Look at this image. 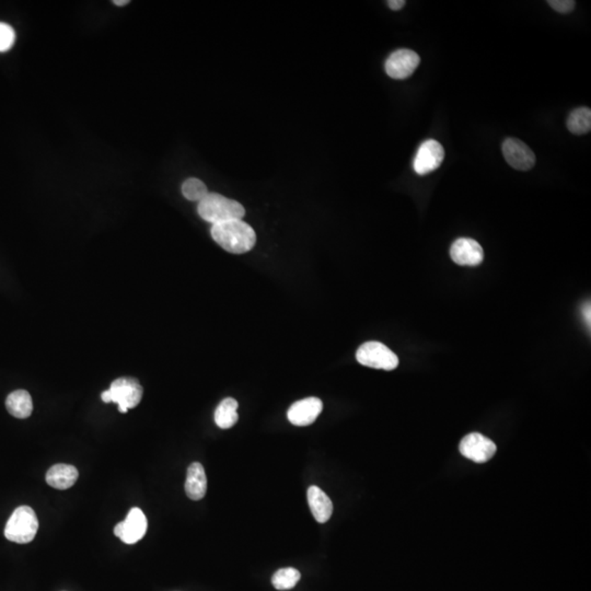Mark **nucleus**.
<instances>
[{
  "label": "nucleus",
  "instance_id": "obj_1",
  "mask_svg": "<svg viewBox=\"0 0 591 591\" xmlns=\"http://www.w3.org/2000/svg\"><path fill=\"white\" fill-rule=\"evenodd\" d=\"M211 233L217 245L233 255L247 253L257 243L255 231L243 219L213 225Z\"/></svg>",
  "mask_w": 591,
  "mask_h": 591
},
{
  "label": "nucleus",
  "instance_id": "obj_2",
  "mask_svg": "<svg viewBox=\"0 0 591 591\" xmlns=\"http://www.w3.org/2000/svg\"><path fill=\"white\" fill-rule=\"evenodd\" d=\"M197 212L204 220L213 225L243 219L245 215V207L240 203L217 193H208L198 203Z\"/></svg>",
  "mask_w": 591,
  "mask_h": 591
},
{
  "label": "nucleus",
  "instance_id": "obj_3",
  "mask_svg": "<svg viewBox=\"0 0 591 591\" xmlns=\"http://www.w3.org/2000/svg\"><path fill=\"white\" fill-rule=\"evenodd\" d=\"M143 387L134 378H119L112 383L109 390L103 392L102 401L105 403L117 404L121 413H127L129 409L136 408L143 398Z\"/></svg>",
  "mask_w": 591,
  "mask_h": 591
},
{
  "label": "nucleus",
  "instance_id": "obj_4",
  "mask_svg": "<svg viewBox=\"0 0 591 591\" xmlns=\"http://www.w3.org/2000/svg\"><path fill=\"white\" fill-rule=\"evenodd\" d=\"M38 529L36 513L29 506H20L8 520L5 537L15 543L26 544L36 538Z\"/></svg>",
  "mask_w": 591,
  "mask_h": 591
},
{
  "label": "nucleus",
  "instance_id": "obj_5",
  "mask_svg": "<svg viewBox=\"0 0 591 591\" xmlns=\"http://www.w3.org/2000/svg\"><path fill=\"white\" fill-rule=\"evenodd\" d=\"M356 359L361 365L375 369L391 371L399 366V358L385 344L376 341L365 343L359 347Z\"/></svg>",
  "mask_w": 591,
  "mask_h": 591
},
{
  "label": "nucleus",
  "instance_id": "obj_6",
  "mask_svg": "<svg viewBox=\"0 0 591 591\" xmlns=\"http://www.w3.org/2000/svg\"><path fill=\"white\" fill-rule=\"evenodd\" d=\"M461 454L476 463H485L496 454V444L479 432L467 435L460 442Z\"/></svg>",
  "mask_w": 591,
  "mask_h": 591
},
{
  "label": "nucleus",
  "instance_id": "obj_7",
  "mask_svg": "<svg viewBox=\"0 0 591 591\" xmlns=\"http://www.w3.org/2000/svg\"><path fill=\"white\" fill-rule=\"evenodd\" d=\"M444 158V147L437 140H426L416 152L413 162L414 171L420 176L432 174L442 166Z\"/></svg>",
  "mask_w": 591,
  "mask_h": 591
},
{
  "label": "nucleus",
  "instance_id": "obj_8",
  "mask_svg": "<svg viewBox=\"0 0 591 591\" xmlns=\"http://www.w3.org/2000/svg\"><path fill=\"white\" fill-rule=\"evenodd\" d=\"M420 58L417 53L408 48H401L392 53L385 62V69L388 76L398 80L409 78L415 72Z\"/></svg>",
  "mask_w": 591,
  "mask_h": 591
},
{
  "label": "nucleus",
  "instance_id": "obj_9",
  "mask_svg": "<svg viewBox=\"0 0 591 591\" xmlns=\"http://www.w3.org/2000/svg\"><path fill=\"white\" fill-rule=\"evenodd\" d=\"M147 518L142 509H132L126 519L117 523L115 534L126 544H135L143 539L147 531Z\"/></svg>",
  "mask_w": 591,
  "mask_h": 591
},
{
  "label": "nucleus",
  "instance_id": "obj_10",
  "mask_svg": "<svg viewBox=\"0 0 591 591\" xmlns=\"http://www.w3.org/2000/svg\"><path fill=\"white\" fill-rule=\"evenodd\" d=\"M503 154L509 166L519 171H528L536 164L534 152L517 138H507L504 142Z\"/></svg>",
  "mask_w": 591,
  "mask_h": 591
},
{
  "label": "nucleus",
  "instance_id": "obj_11",
  "mask_svg": "<svg viewBox=\"0 0 591 591\" xmlns=\"http://www.w3.org/2000/svg\"><path fill=\"white\" fill-rule=\"evenodd\" d=\"M322 410L323 403L319 398H306L290 406L287 417L292 425L309 426L316 422Z\"/></svg>",
  "mask_w": 591,
  "mask_h": 591
},
{
  "label": "nucleus",
  "instance_id": "obj_12",
  "mask_svg": "<svg viewBox=\"0 0 591 591\" xmlns=\"http://www.w3.org/2000/svg\"><path fill=\"white\" fill-rule=\"evenodd\" d=\"M450 257L460 266L480 265L484 259V252L477 241L469 238H460L452 243Z\"/></svg>",
  "mask_w": 591,
  "mask_h": 591
},
{
  "label": "nucleus",
  "instance_id": "obj_13",
  "mask_svg": "<svg viewBox=\"0 0 591 591\" xmlns=\"http://www.w3.org/2000/svg\"><path fill=\"white\" fill-rule=\"evenodd\" d=\"M309 507L319 523H326L333 513V503L330 497L318 486H310L307 493Z\"/></svg>",
  "mask_w": 591,
  "mask_h": 591
},
{
  "label": "nucleus",
  "instance_id": "obj_14",
  "mask_svg": "<svg viewBox=\"0 0 591 591\" xmlns=\"http://www.w3.org/2000/svg\"><path fill=\"white\" fill-rule=\"evenodd\" d=\"M207 491V477L204 467L198 462H194L188 467L186 473V493L192 501H201L204 499Z\"/></svg>",
  "mask_w": 591,
  "mask_h": 591
},
{
  "label": "nucleus",
  "instance_id": "obj_15",
  "mask_svg": "<svg viewBox=\"0 0 591 591\" xmlns=\"http://www.w3.org/2000/svg\"><path fill=\"white\" fill-rule=\"evenodd\" d=\"M78 470L70 464H55L46 473V483L56 489H70L78 480Z\"/></svg>",
  "mask_w": 591,
  "mask_h": 591
},
{
  "label": "nucleus",
  "instance_id": "obj_16",
  "mask_svg": "<svg viewBox=\"0 0 591 591\" xmlns=\"http://www.w3.org/2000/svg\"><path fill=\"white\" fill-rule=\"evenodd\" d=\"M6 408L12 416L23 420L31 416L33 402L29 392L26 390H17L8 395Z\"/></svg>",
  "mask_w": 591,
  "mask_h": 591
},
{
  "label": "nucleus",
  "instance_id": "obj_17",
  "mask_svg": "<svg viewBox=\"0 0 591 591\" xmlns=\"http://www.w3.org/2000/svg\"><path fill=\"white\" fill-rule=\"evenodd\" d=\"M238 406L239 404L233 398H227L220 402L215 411V423L219 428L229 430L237 424L239 420Z\"/></svg>",
  "mask_w": 591,
  "mask_h": 591
},
{
  "label": "nucleus",
  "instance_id": "obj_18",
  "mask_svg": "<svg viewBox=\"0 0 591 591\" xmlns=\"http://www.w3.org/2000/svg\"><path fill=\"white\" fill-rule=\"evenodd\" d=\"M568 129L574 135H585L591 129V111L589 107H578L568 119Z\"/></svg>",
  "mask_w": 591,
  "mask_h": 591
},
{
  "label": "nucleus",
  "instance_id": "obj_19",
  "mask_svg": "<svg viewBox=\"0 0 591 591\" xmlns=\"http://www.w3.org/2000/svg\"><path fill=\"white\" fill-rule=\"evenodd\" d=\"M300 577L302 575L296 568H282L272 577V584L277 590H289L298 584Z\"/></svg>",
  "mask_w": 591,
  "mask_h": 591
},
{
  "label": "nucleus",
  "instance_id": "obj_20",
  "mask_svg": "<svg viewBox=\"0 0 591 591\" xmlns=\"http://www.w3.org/2000/svg\"><path fill=\"white\" fill-rule=\"evenodd\" d=\"M182 193L186 200L200 203L208 194V190L204 182L198 179L191 178L183 183Z\"/></svg>",
  "mask_w": 591,
  "mask_h": 591
},
{
  "label": "nucleus",
  "instance_id": "obj_21",
  "mask_svg": "<svg viewBox=\"0 0 591 591\" xmlns=\"http://www.w3.org/2000/svg\"><path fill=\"white\" fill-rule=\"evenodd\" d=\"M16 34L11 26L0 22V52L10 50L15 43Z\"/></svg>",
  "mask_w": 591,
  "mask_h": 591
},
{
  "label": "nucleus",
  "instance_id": "obj_22",
  "mask_svg": "<svg viewBox=\"0 0 591 591\" xmlns=\"http://www.w3.org/2000/svg\"><path fill=\"white\" fill-rule=\"evenodd\" d=\"M548 4L552 9L563 14V15L570 14L575 9V5H576L574 0H550Z\"/></svg>",
  "mask_w": 591,
  "mask_h": 591
},
{
  "label": "nucleus",
  "instance_id": "obj_23",
  "mask_svg": "<svg viewBox=\"0 0 591 591\" xmlns=\"http://www.w3.org/2000/svg\"><path fill=\"white\" fill-rule=\"evenodd\" d=\"M387 4L390 9L398 11V10L402 9L406 3L404 0H389V1H387Z\"/></svg>",
  "mask_w": 591,
  "mask_h": 591
},
{
  "label": "nucleus",
  "instance_id": "obj_24",
  "mask_svg": "<svg viewBox=\"0 0 591 591\" xmlns=\"http://www.w3.org/2000/svg\"><path fill=\"white\" fill-rule=\"evenodd\" d=\"M582 316H584L585 322L588 324L589 328H590V321H591V310H590V304H586L584 307H582Z\"/></svg>",
  "mask_w": 591,
  "mask_h": 591
},
{
  "label": "nucleus",
  "instance_id": "obj_25",
  "mask_svg": "<svg viewBox=\"0 0 591 591\" xmlns=\"http://www.w3.org/2000/svg\"><path fill=\"white\" fill-rule=\"evenodd\" d=\"M113 3H115L117 6H125L129 5V0H115Z\"/></svg>",
  "mask_w": 591,
  "mask_h": 591
}]
</instances>
